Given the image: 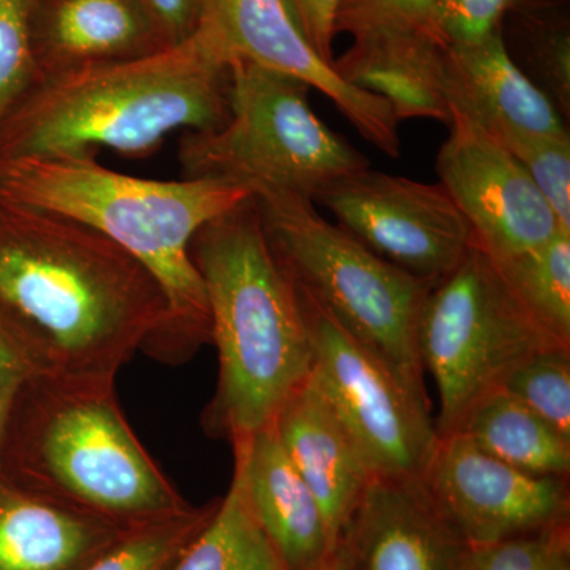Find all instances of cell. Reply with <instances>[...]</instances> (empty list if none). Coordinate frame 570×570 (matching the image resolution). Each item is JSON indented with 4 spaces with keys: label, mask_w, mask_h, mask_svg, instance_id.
<instances>
[{
    "label": "cell",
    "mask_w": 570,
    "mask_h": 570,
    "mask_svg": "<svg viewBox=\"0 0 570 570\" xmlns=\"http://www.w3.org/2000/svg\"><path fill=\"white\" fill-rule=\"evenodd\" d=\"M170 307L151 273L88 225L0 197V330L36 373L116 379L154 355Z\"/></svg>",
    "instance_id": "cell-1"
},
{
    "label": "cell",
    "mask_w": 570,
    "mask_h": 570,
    "mask_svg": "<svg viewBox=\"0 0 570 570\" xmlns=\"http://www.w3.org/2000/svg\"><path fill=\"white\" fill-rule=\"evenodd\" d=\"M0 197L88 225L151 273L170 307L153 358L179 365L212 343L190 247L204 225L254 197L249 189L220 179L137 178L104 167L97 153H75L0 160Z\"/></svg>",
    "instance_id": "cell-2"
},
{
    "label": "cell",
    "mask_w": 570,
    "mask_h": 570,
    "mask_svg": "<svg viewBox=\"0 0 570 570\" xmlns=\"http://www.w3.org/2000/svg\"><path fill=\"white\" fill-rule=\"evenodd\" d=\"M230 92V63L197 31L146 58L39 78L0 122V160L100 148L149 156L176 130L220 129Z\"/></svg>",
    "instance_id": "cell-3"
},
{
    "label": "cell",
    "mask_w": 570,
    "mask_h": 570,
    "mask_svg": "<svg viewBox=\"0 0 570 570\" xmlns=\"http://www.w3.org/2000/svg\"><path fill=\"white\" fill-rule=\"evenodd\" d=\"M115 381L32 373L0 439V479L126 530L193 508L135 436Z\"/></svg>",
    "instance_id": "cell-4"
},
{
    "label": "cell",
    "mask_w": 570,
    "mask_h": 570,
    "mask_svg": "<svg viewBox=\"0 0 570 570\" xmlns=\"http://www.w3.org/2000/svg\"><path fill=\"white\" fill-rule=\"evenodd\" d=\"M219 376L206 433L234 442L272 425L313 373V348L294 281L277 261L255 197L194 236Z\"/></svg>",
    "instance_id": "cell-5"
},
{
    "label": "cell",
    "mask_w": 570,
    "mask_h": 570,
    "mask_svg": "<svg viewBox=\"0 0 570 570\" xmlns=\"http://www.w3.org/2000/svg\"><path fill=\"white\" fill-rule=\"evenodd\" d=\"M254 197L273 253L296 288L324 307L420 403L431 407L417 328L423 303L436 281L411 275L379 257L322 217L311 198L291 193Z\"/></svg>",
    "instance_id": "cell-6"
},
{
    "label": "cell",
    "mask_w": 570,
    "mask_h": 570,
    "mask_svg": "<svg viewBox=\"0 0 570 570\" xmlns=\"http://www.w3.org/2000/svg\"><path fill=\"white\" fill-rule=\"evenodd\" d=\"M230 116L220 129L184 132V178L220 179L250 193H291L313 200L341 176L371 167L309 105L307 82L235 59Z\"/></svg>",
    "instance_id": "cell-7"
},
{
    "label": "cell",
    "mask_w": 570,
    "mask_h": 570,
    "mask_svg": "<svg viewBox=\"0 0 570 570\" xmlns=\"http://www.w3.org/2000/svg\"><path fill=\"white\" fill-rule=\"evenodd\" d=\"M417 344L423 370L436 384L434 426L444 438L460 430L479 401L501 390L523 360L562 343L531 316L474 242L428 294Z\"/></svg>",
    "instance_id": "cell-8"
},
{
    "label": "cell",
    "mask_w": 570,
    "mask_h": 570,
    "mask_svg": "<svg viewBox=\"0 0 570 570\" xmlns=\"http://www.w3.org/2000/svg\"><path fill=\"white\" fill-rule=\"evenodd\" d=\"M296 294L313 348L311 374L373 474L422 475L439 441L431 407L420 403L324 307L299 288Z\"/></svg>",
    "instance_id": "cell-9"
},
{
    "label": "cell",
    "mask_w": 570,
    "mask_h": 570,
    "mask_svg": "<svg viewBox=\"0 0 570 570\" xmlns=\"http://www.w3.org/2000/svg\"><path fill=\"white\" fill-rule=\"evenodd\" d=\"M313 202L367 249L423 279L448 275L474 243L471 225L441 183L367 167L326 184Z\"/></svg>",
    "instance_id": "cell-10"
},
{
    "label": "cell",
    "mask_w": 570,
    "mask_h": 570,
    "mask_svg": "<svg viewBox=\"0 0 570 570\" xmlns=\"http://www.w3.org/2000/svg\"><path fill=\"white\" fill-rule=\"evenodd\" d=\"M423 479L471 549L569 523V479L509 466L461 433L439 438Z\"/></svg>",
    "instance_id": "cell-11"
},
{
    "label": "cell",
    "mask_w": 570,
    "mask_h": 570,
    "mask_svg": "<svg viewBox=\"0 0 570 570\" xmlns=\"http://www.w3.org/2000/svg\"><path fill=\"white\" fill-rule=\"evenodd\" d=\"M449 127L436 157L439 183L491 258L534 249L561 232L531 176L497 137L459 111Z\"/></svg>",
    "instance_id": "cell-12"
},
{
    "label": "cell",
    "mask_w": 570,
    "mask_h": 570,
    "mask_svg": "<svg viewBox=\"0 0 570 570\" xmlns=\"http://www.w3.org/2000/svg\"><path fill=\"white\" fill-rule=\"evenodd\" d=\"M197 31L228 63L245 59L307 82L379 151L400 157V121L392 107L348 85L314 51L287 0H204Z\"/></svg>",
    "instance_id": "cell-13"
},
{
    "label": "cell",
    "mask_w": 570,
    "mask_h": 570,
    "mask_svg": "<svg viewBox=\"0 0 570 570\" xmlns=\"http://www.w3.org/2000/svg\"><path fill=\"white\" fill-rule=\"evenodd\" d=\"M352 570H463L471 547L422 475H374L340 539Z\"/></svg>",
    "instance_id": "cell-14"
},
{
    "label": "cell",
    "mask_w": 570,
    "mask_h": 570,
    "mask_svg": "<svg viewBox=\"0 0 570 570\" xmlns=\"http://www.w3.org/2000/svg\"><path fill=\"white\" fill-rule=\"evenodd\" d=\"M234 479L284 570H321L340 546L272 425L232 442Z\"/></svg>",
    "instance_id": "cell-15"
},
{
    "label": "cell",
    "mask_w": 570,
    "mask_h": 570,
    "mask_svg": "<svg viewBox=\"0 0 570 570\" xmlns=\"http://www.w3.org/2000/svg\"><path fill=\"white\" fill-rule=\"evenodd\" d=\"M31 32L39 78L176 47L142 0H33Z\"/></svg>",
    "instance_id": "cell-16"
},
{
    "label": "cell",
    "mask_w": 570,
    "mask_h": 570,
    "mask_svg": "<svg viewBox=\"0 0 570 570\" xmlns=\"http://www.w3.org/2000/svg\"><path fill=\"white\" fill-rule=\"evenodd\" d=\"M272 426L340 540L374 474L313 374L288 397Z\"/></svg>",
    "instance_id": "cell-17"
},
{
    "label": "cell",
    "mask_w": 570,
    "mask_h": 570,
    "mask_svg": "<svg viewBox=\"0 0 570 570\" xmlns=\"http://www.w3.org/2000/svg\"><path fill=\"white\" fill-rule=\"evenodd\" d=\"M445 96L450 110L497 138L569 134L549 97L510 58L502 29L480 43L445 47Z\"/></svg>",
    "instance_id": "cell-18"
},
{
    "label": "cell",
    "mask_w": 570,
    "mask_h": 570,
    "mask_svg": "<svg viewBox=\"0 0 570 570\" xmlns=\"http://www.w3.org/2000/svg\"><path fill=\"white\" fill-rule=\"evenodd\" d=\"M333 70L348 85L389 102L397 121L452 122L445 96V47L426 32H381L354 39L333 59Z\"/></svg>",
    "instance_id": "cell-19"
},
{
    "label": "cell",
    "mask_w": 570,
    "mask_h": 570,
    "mask_svg": "<svg viewBox=\"0 0 570 570\" xmlns=\"http://www.w3.org/2000/svg\"><path fill=\"white\" fill-rule=\"evenodd\" d=\"M129 531L56 508L0 479V570H80Z\"/></svg>",
    "instance_id": "cell-20"
},
{
    "label": "cell",
    "mask_w": 570,
    "mask_h": 570,
    "mask_svg": "<svg viewBox=\"0 0 570 570\" xmlns=\"http://www.w3.org/2000/svg\"><path fill=\"white\" fill-rule=\"evenodd\" d=\"M456 433L528 474L569 479L570 441L502 389L479 401Z\"/></svg>",
    "instance_id": "cell-21"
},
{
    "label": "cell",
    "mask_w": 570,
    "mask_h": 570,
    "mask_svg": "<svg viewBox=\"0 0 570 570\" xmlns=\"http://www.w3.org/2000/svg\"><path fill=\"white\" fill-rule=\"evenodd\" d=\"M168 570H284L236 480Z\"/></svg>",
    "instance_id": "cell-22"
},
{
    "label": "cell",
    "mask_w": 570,
    "mask_h": 570,
    "mask_svg": "<svg viewBox=\"0 0 570 570\" xmlns=\"http://www.w3.org/2000/svg\"><path fill=\"white\" fill-rule=\"evenodd\" d=\"M494 264L531 316L554 340L570 346L569 232H558L543 245Z\"/></svg>",
    "instance_id": "cell-23"
},
{
    "label": "cell",
    "mask_w": 570,
    "mask_h": 570,
    "mask_svg": "<svg viewBox=\"0 0 570 570\" xmlns=\"http://www.w3.org/2000/svg\"><path fill=\"white\" fill-rule=\"evenodd\" d=\"M219 501L190 508L170 519L134 528L80 570H168L208 523Z\"/></svg>",
    "instance_id": "cell-24"
},
{
    "label": "cell",
    "mask_w": 570,
    "mask_h": 570,
    "mask_svg": "<svg viewBox=\"0 0 570 570\" xmlns=\"http://www.w3.org/2000/svg\"><path fill=\"white\" fill-rule=\"evenodd\" d=\"M502 390L570 441V346H550L520 363Z\"/></svg>",
    "instance_id": "cell-25"
},
{
    "label": "cell",
    "mask_w": 570,
    "mask_h": 570,
    "mask_svg": "<svg viewBox=\"0 0 570 570\" xmlns=\"http://www.w3.org/2000/svg\"><path fill=\"white\" fill-rule=\"evenodd\" d=\"M546 94L562 118L570 112V36L568 22L532 14L523 26L520 59L513 61Z\"/></svg>",
    "instance_id": "cell-26"
},
{
    "label": "cell",
    "mask_w": 570,
    "mask_h": 570,
    "mask_svg": "<svg viewBox=\"0 0 570 570\" xmlns=\"http://www.w3.org/2000/svg\"><path fill=\"white\" fill-rule=\"evenodd\" d=\"M523 165L532 181L553 209L561 230L570 234V137L569 134H508L498 138Z\"/></svg>",
    "instance_id": "cell-27"
},
{
    "label": "cell",
    "mask_w": 570,
    "mask_h": 570,
    "mask_svg": "<svg viewBox=\"0 0 570 570\" xmlns=\"http://www.w3.org/2000/svg\"><path fill=\"white\" fill-rule=\"evenodd\" d=\"M33 0H0V122L39 78L32 48Z\"/></svg>",
    "instance_id": "cell-28"
},
{
    "label": "cell",
    "mask_w": 570,
    "mask_h": 570,
    "mask_svg": "<svg viewBox=\"0 0 570 570\" xmlns=\"http://www.w3.org/2000/svg\"><path fill=\"white\" fill-rule=\"evenodd\" d=\"M463 570H570L569 523L474 547Z\"/></svg>",
    "instance_id": "cell-29"
},
{
    "label": "cell",
    "mask_w": 570,
    "mask_h": 570,
    "mask_svg": "<svg viewBox=\"0 0 570 570\" xmlns=\"http://www.w3.org/2000/svg\"><path fill=\"white\" fill-rule=\"evenodd\" d=\"M436 0H343L336 33L354 39L381 32H426L434 36Z\"/></svg>",
    "instance_id": "cell-30"
},
{
    "label": "cell",
    "mask_w": 570,
    "mask_h": 570,
    "mask_svg": "<svg viewBox=\"0 0 570 570\" xmlns=\"http://www.w3.org/2000/svg\"><path fill=\"white\" fill-rule=\"evenodd\" d=\"M517 0H436L434 36L444 47H464L501 31Z\"/></svg>",
    "instance_id": "cell-31"
},
{
    "label": "cell",
    "mask_w": 570,
    "mask_h": 570,
    "mask_svg": "<svg viewBox=\"0 0 570 570\" xmlns=\"http://www.w3.org/2000/svg\"><path fill=\"white\" fill-rule=\"evenodd\" d=\"M343 0H287L296 24L314 51L325 62H333V39L336 37V17Z\"/></svg>",
    "instance_id": "cell-32"
},
{
    "label": "cell",
    "mask_w": 570,
    "mask_h": 570,
    "mask_svg": "<svg viewBox=\"0 0 570 570\" xmlns=\"http://www.w3.org/2000/svg\"><path fill=\"white\" fill-rule=\"evenodd\" d=\"M33 367L20 348L14 346L6 333L0 330V439L6 430L11 407L18 393L31 376Z\"/></svg>",
    "instance_id": "cell-33"
},
{
    "label": "cell",
    "mask_w": 570,
    "mask_h": 570,
    "mask_svg": "<svg viewBox=\"0 0 570 570\" xmlns=\"http://www.w3.org/2000/svg\"><path fill=\"white\" fill-rule=\"evenodd\" d=\"M174 45H181L197 32L204 0H142Z\"/></svg>",
    "instance_id": "cell-34"
},
{
    "label": "cell",
    "mask_w": 570,
    "mask_h": 570,
    "mask_svg": "<svg viewBox=\"0 0 570 570\" xmlns=\"http://www.w3.org/2000/svg\"><path fill=\"white\" fill-rule=\"evenodd\" d=\"M321 570H352L351 562H348L346 550L343 549V546H337L335 554H333L332 560L326 562L324 568Z\"/></svg>",
    "instance_id": "cell-35"
}]
</instances>
